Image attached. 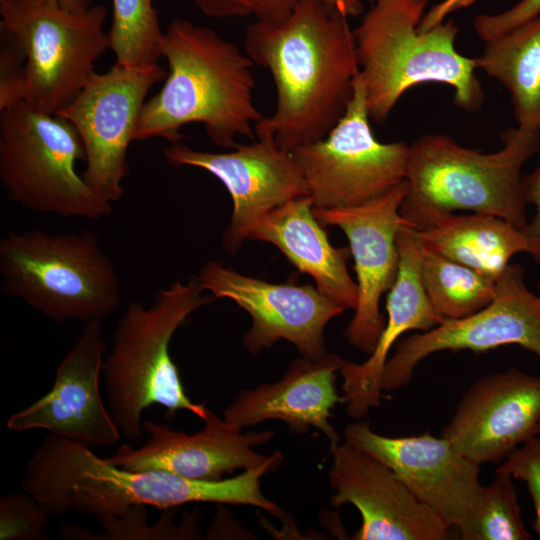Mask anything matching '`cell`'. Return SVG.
Wrapping results in <instances>:
<instances>
[{
    "label": "cell",
    "mask_w": 540,
    "mask_h": 540,
    "mask_svg": "<svg viewBox=\"0 0 540 540\" xmlns=\"http://www.w3.org/2000/svg\"><path fill=\"white\" fill-rule=\"evenodd\" d=\"M245 53L272 76L276 105L255 127L286 150L325 138L344 115L359 74L348 18L317 0H299L282 21L251 23Z\"/></svg>",
    "instance_id": "obj_1"
},
{
    "label": "cell",
    "mask_w": 540,
    "mask_h": 540,
    "mask_svg": "<svg viewBox=\"0 0 540 540\" xmlns=\"http://www.w3.org/2000/svg\"><path fill=\"white\" fill-rule=\"evenodd\" d=\"M282 460L276 451L264 464L235 477L197 480L161 470L129 471L86 445L51 434L29 459L22 489L50 516L75 513L93 516L98 522L135 506L167 509L199 502L251 505L281 517L280 507L262 493L261 478Z\"/></svg>",
    "instance_id": "obj_2"
},
{
    "label": "cell",
    "mask_w": 540,
    "mask_h": 540,
    "mask_svg": "<svg viewBox=\"0 0 540 540\" xmlns=\"http://www.w3.org/2000/svg\"><path fill=\"white\" fill-rule=\"evenodd\" d=\"M161 55L168 72L161 89L144 103L134 141L161 137L172 143L180 130L202 124L210 140L235 148L237 137L255 138L265 117L254 104L253 61L212 29L173 19L164 31Z\"/></svg>",
    "instance_id": "obj_3"
},
{
    "label": "cell",
    "mask_w": 540,
    "mask_h": 540,
    "mask_svg": "<svg viewBox=\"0 0 540 540\" xmlns=\"http://www.w3.org/2000/svg\"><path fill=\"white\" fill-rule=\"evenodd\" d=\"M428 0H375L353 30L359 75L370 119L383 123L410 88L438 83L454 90V103L466 111L481 108L484 95L475 58L455 47L453 21L419 31Z\"/></svg>",
    "instance_id": "obj_4"
},
{
    "label": "cell",
    "mask_w": 540,
    "mask_h": 540,
    "mask_svg": "<svg viewBox=\"0 0 540 540\" xmlns=\"http://www.w3.org/2000/svg\"><path fill=\"white\" fill-rule=\"evenodd\" d=\"M502 147L482 153L443 134L409 145L403 218L420 229L432 218L466 210L493 215L523 230L527 224L521 169L540 151V132L521 127L501 135Z\"/></svg>",
    "instance_id": "obj_5"
},
{
    "label": "cell",
    "mask_w": 540,
    "mask_h": 540,
    "mask_svg": "<svg viewBox=\"0 0 540 540\" xmlns=\"http://www.w3.org/2000/svg\"><path fill=\"white\" fill-rule=\"evenodd\" d=\"M202 292L197 279L176 281L159 289L149 306L130 302L118 320L103 374L111 415L129 441L144 438L142 413L152 405L165 408L166 418L180 410L202 420L207 415L206 403L187 396L169 350L176 330L214 300Z\"/></svg>",
    "instance_id": "obj_6"
},
{
    "label": "cell",
    "mask_w": 540,
    "mask_h": 540,
    "mask_svg": "<svg viewBox=\"0 0 540 540\" xmlns=\"http://www.w3.org/2000/svg\"><path fill=\"white\" fill-rule=\"evenodd\" d=\"M0 273L7 295L57 323L103 319L121 302L116 269L90 230L10 232L0 241Z\"/></svg>",
    "instance_id": "obj_7"
},
{
    "label": "cell",
    "mask_w": 540,
    "mask_h": 540,
    "mask_svg": "<svg viewBox=\"0 0 540 540\" xmlns=\"http://www.w3.org/2000/svg\"><path fill=\"white\" fill-rule=\"evenodd\" d=\"M1 39L22 60V101L49 114L68 105L110 50L107 10L70 11L46 1L0 0Z\"/></svg>",
    "instance_id": "obj_8"
},
{
    "label": "cell",
    "mask_w": 540,
    "mask_h": 540,
    "mask_svg": "<svg viewBox=\"0 0 540 540\" xmlns=\"http://www.w3.org/2000/svg\"><path fill=\"white\" fill-rule=\"evenodd\" d=\"M85 160L67 120L24 101L0 111V181L11 201L38 212L99 219L113 212L76 170Z\"/></svg>",
    "instance_id": "obj_9"
},
{
    "label": "cell",
    "mask_w": 540,
    "mask_h": 540,
    "mask_svg": "<svg viewBox=\"0 0 540 540\" xmlns=\"http://www.w3.org/2000/svg\"><path fill=\"white\" fill-rule=\"evenodd\" d=\"M358 74L347 109L320 141L291 154L306 181L313 207L353 208L374 201L406 180L409 145L374 135Z\"/></svg>",
    "instance_id": "obj_10"
},
{
    "label": "cell",
    "mask_w": 540,
    "mask_h": 540,
    "mask_svg": "<svg viewBox=\"0 0 540 540\" xmlns=\"http://www.w3.org/2000/svg\"><path fill=\"white\" fill-rule=\"evenodd\" d=\"M167 72L160 66L134 69L115 63L93 72L78 95L56 114L78 132L85 151L82 174L92 191L106 202L118 201L129 174L127 151L150 89Z\"/></svg>",
    "instance_id": "obj_11"
},
{
    "label": "cell",
    "mask_w": 540,
    "mask_h": 540,
    "mask_svg": "<svg viewBox=\"0 0 540 540\" xmlns=\"http://www.w3.org/2000/svg\"><path fill=\"white\" fill-rule=\"evenodd\" d=\"M518 345L540 357V296L524 281V268L509 264L497 280L493 300L481 310L459 319H443L437 326L398 342L382 373L383 391L408 385L417 365L441 351L485 352Z\"/></svg>",
    "instance_id": "obj_12"
},
{
    "label": "cell",
    "mask_w": 540,
    "mask_h": 540,
    "mask_svg": "<svg viewBox=\"0 0 540 540\" xmlns=\"http://www.w3.org/2000/svg\"><path fill=\"white\" fill-rule=\"evenodd\" d=\"M344 440L391 468L420 502L459 530L461 539H470L483 486L480 466L449 440L429 432L387 437L374 432L368 420L347 425Z\"/></svg>",
    "instance_id": "obj_13"
},
{
    "label": "cell",
    "mask_w": 540,
    "mask_h": 540,
    "mask_svg": "<svg viewBox=\"0 0 540 540\" xmlns=\"http://www.w3.org/2000/svg\"><path fill=\"white\" fill-rule=\"evenodd\" d=\"M197 280L202 291L231 299L249 313L252 325L243 342L252 354L284 339L303 357L319 359L327 354L326 325L345 310L311 285L270 283L214 260L202 267Z\"/></svg>",
    "instance_id": "obj_14"
},
{
    "label": "cell",
    "mask_w": 540,
    "mask_h": 540,
    "mask_svg": "<svg viewBox=\"0 0 540 540\" xmlns=\"http://www.w3.org/2000/svg\"><path fill=\"white\" fill-rule=\"evenodd\" d=\"M163 153L170 165L203 169L226 187L233 201V213L221 242L231 255L237 253L269 212L290 200L310 195L291 152L272 139H258L222 153L194 150L176 142Z\"/></svg>",
    "instance_id": "obj_15"
},
{
    "label": "cell",
    "mask_w": 540,
    "mask_h": 540,
    "mask_svg": "<svg viewBox=\"0 0 540 540\" xmlns=\"http://www.w3.org/2000/svg\"><path fill=\"white\" fill-rule=\"evenodd\" d=\"M406 193L405 180L384 196L358 207L312 209L323 226L339 227L349 240L358 298L344 337L369 355L386 322L379 307L381 296L393 286L398 273L397 236L402 227L411 226L400 213Z\"/></svg>",
    "instance_id": "obj_16"
},
{
    "label": "cell",
    "mask_w": 540,
    "mask_h": 540,
    "mask_svg": "<svg viewBox=\"0 0 540 540\" xmlns=\"http://www.w3.org/2000/svg\"><path fill=\"white\" fill-rule=\"evenodd\" d=\"M102 319L85 322L72 348L57 366L52 388L12 414V431L45 429L88 447L112 446L121 437L100 392L106 342Z\"/></svg>",
    "instance_id": "obj_17"
},
{
    "label": "cell",
    "mask_w": 540,
    "mask_h": 540,
    "mask_svg": "<svg viewBox=\"0 0 540 540\" xmlns=\"http://www.w3.org/2000/svg\"><path fill=\"white\" fill-rule=\"evenodd\" d=\"M331 504H351L361 514L356 540H444L450 528L420 502L396 473L346 440L330 446Z\"/></svg>",
    "instance_id": "obj_18"
},
{
    "label": "cell",
    "mask_w": 540,
    "mask_h": 540,
    "mask_svg": "<svg viewBox=\"0 0 540 540\" xmlns=\"http://www.w3.org/2000/svg\"><path fill=\"white\" fill-rule=\"evenodd\" d=\"M540 425V377L510 367L477 379L442 430L473 463H500Z\"/></svg>",
    "instance_id": "obj_19"
},
{
    "label": "cell",
    "mask_w": 540,
    "mask_h": 540,
    "mask_svg": "<svg viewBox=\"0 0 540 540\" xmlns=\"http://www.w3.org/2000/svg\"><path fill=\"white\" fill-rule=\"evenodd\" d=\"M203 421V429L189 435L167 424L144 421L143 429L150 434L148 441L139 448L122 444L107 459L129 471L161 470L216 481L238 469L256 468L270 458L253 448L270 441L273 431L242 434L241 427L220 419L210 409Z\"/></svg>",
    "instance_id": "obj_20"
},
{
    "label": "cell",
    "mask_w": 540,
    "mask_h": 540,
    "mask_svg": "<svg viewBox=\"0 0 540 540\" xmlns=\"http://www.w3.org/2000/svg\"><path fill=\"white\" fill-rule=\"evenodd\" d=\"M343 359L327 353L319 359H295L280 380L241 391L224 411V419L241 428L279 419L291 431L304 434L313 427L323 433L330 446L340 441L330 424L331 410L344 403L335 382Z\"/></svg>",
    "instance_id": "obj_21"
},
{
    "label": "cell",
    "mask_w": 540,
    "mask_h": 540,
    "mask_svg": "<svg viewBox=\"0 0 540 540\" xmlns=\"http://www.w3.org/2000/svg\"><path fill=\"white\" fill-rule=\"evenodd\" d=\"M399 266L396 280L388 291L387 319L374 351L359 364L343 360L344 401L347 413L361 419L371 408L379 407L382 397V373L388 354L397 339L410 330L427 331L444 318L432 307L420 276V241L411 226L397 236Z\"/></svg>",
    "instance_id": "obj_22"
},
{
    "label": "cell",
    "mask_w": 540,
    "mask_h": 540,
    "mask_svg": "<svg viewBox=\"0 0 540 540\" xmlns=\"http://www.w3.org/2000/svg\"><path fill=\"white\" fill-rule=\"evenodd\" d=\"M310 195L286 202L269 212L249 239L275 245L299 272L310 275L316 288L345 309H354L358 290L347 261L349 247H334L313 214Z\"/></svg>",
    "instance_id": "obj_23"
},
{
    "label": "cell",
    "mask_w": 540,
    "mask_h": 540,
    "mask_svg": "<svg viewBox=\"0 0 540 540\" xmlns=\"http://www.w3.org/2000/svg\"><path fill=\"white\" fill-rule=\"evenodd\" d=\"M414 230L425 247L496 281L528 249L522 230L493 215L446 213Z\"/></svg>",
    "instance_id": "obj_24"
},
{
    "label": "cell",
    "mask_w": 540,
    "mask_h": 540,
    "mask_svg": "<svg viewBox=\"0 0 540 540\" xmlns=\"http://www.w3.org/2000/svg\"><path fill=\"white\" fill-rule=\"evenodd\" d=\"M485 43L477 68L507 88L518 127L540 132V15Z\"/></svg>",
    "instance_id": "obj_25"
},
{
    "label": "cell",
    "mask_w": 540,
    "mask_h": 540,
    "mask_svg": "<svg viewBox=\"0 0 540 540\" xmlns=\"http://www.w3.org/2000/svg\"><path fill=\"white\" fill-rule=\"evenodd\" d=\"M420 276L434 310L444 319L469 316L495 297L497 281L420 243Z\"/></svg>",
    "instance_id": "obj_26"
},
{
    "label": "cell",
    "mask_w": 540,
    "mask_h": 540,
    "mask_svg": "<svg viewBox=\"0 0 540 540\" xmlns=\"http://www.w3.org/2000/svg\"><path fill=\"white\" fill-rule=\"evenodd\" d=\"M107 33L115 63L134 69L159 65L164 31L153 0H112Z\"/></svg>",
    "instance_id": "obj_27"
},
{
    "label": "cell",
    "mask_w": 540,
    "mask_h": 540,
    "mask_svg": "<svg viewBox=\"0 0 540 540\" xmlns=\"http://www.w3.org/2000/svg\"><path fill=\"white\" fill-rule=\"evenodd\" d=\"M495 479L482 486L479 505L469 540H528L513 478L495 473Z\"/></svg>",
    "instance_id": "obj_28"
},
{
    "label": "cell",
    "mask_w": 540,
    "mask_h": 540,
    "mask_svg": "<svg viewBox=\"0 0 540 540\" xmlns=\"http://www.w3.org/2000/svg\"><path fill=\"white\" fill-rule=\"evenodd\" d=\"M49 514L31 495L12 493L0 498V540L47 539Z\"/></svg>",
    "instance_id": "obj_29"
},
{
    "label": "cell",
    "mask_w": 540,
    "mask_h": 540,
    "mask_svg": "<svg viewBox=\"0 0 540 540\" xmlns=\"http://www.w3.org/2000/svg\"><path fill=\"white\" fill-rule=\"evenodd\" d=\"M203 14L213 18L252 16L259 21H282L299 0H190Z\"/></svg>",
    "instance_id": "obj_30"
},
{
    "label": "cell",
    "mask_w": 540,
    "mask_h": 540,
    "mask_svg": "<svg viewBox=\"0 0 540 540\" xmlns=\"http://www.w3.org/2000/svg\"><path fill=\"white\" fill-rule=\"evenodd\" d=\"M522 480L535 509L533 528L540 536V436L536 435L515 449L495 470Z\"/></svg>",
    "instance_id": "obj_31"
},
{
    "label": "cell",
    "mask_w": 540,
    "mask_h": 540,
    "mask_svg": "<svg viewBox=\"0 0 540 540\" xmlns=\"http://www.w3.org/2000/svg\"><path fill=\"white\" fill-rule=\"evenodd\" d=\"M540 0H520L510 9L497 14L478 15L473 22L477 36L484 42L538 17Z\"/></svg>",
    "instance_id": "obj_32"
},
{
    "label": "cell",
    "mask_w": 540,
    "mask_h": 540,
    "mask_svg": "<svg viewBox=\"0 0 540 540\" xmlns=\"http://www.w3.org/2000/svg\"><path fill=\"white\" fill-rule=\"evenodd\" d=\"M526 204L534 206V214L522 230L528 244L527 253L540 264V166L522 178Z\"/></svg>",
    "instance_id": "obj_33"
},
{
    "label": "cell",
    "mask_w": 540,
    "mask_h": 540,
    "mask_svg": "<svg viewBox=\"0 0 540 540\" xmlns=\"http://www.w3.org/2000/svg\"><path fill=\"white\" fill-rule=\"evenodd\" d=\"M333 11H336L343 16L355 17L361 14L364 10V3H373L375 0H317Z\"/></svg>",
    "instance_id": "obj_34"
},
{
    "label": "cell",
    "mask_w": 540,
    "mask_h": 540,
    "mask_svg": "<svg viewBox=\"0 0 540 540\" xmlns=\"http://www.w3.org/2000/svg\"><path fill=\"white\" fill-rule=\"evenodd\" d=\"M475 0H443L438 4H435L431 8L432 17L441 21L444 20L449 14L472 5Z\"/></svg>",
    "instance_id": "obj_35"
},
{
    "label": "cell",
    "mask_w": 540,
    "mask_h": 540,
    "mask_svg": "<svg viewBox=\"0 0 540 540\" xmlns=\"http://www.w3.org/2000/svg\"><path fill=\"white\" fill-rule=\"evenodd\" d=\"M52 2L70 11H83L91 6V0H33Z\"/></svg>",
    "instance_id": "obj_36"
},
{
    "label": "cell",
    "mask_w": 540,
    "mask_h": 540,
    "mask_svg": "<svg viewBox=\"0 0 540 540\" xmlns=\"http://www.w3.org/2000/svg\"><path fill=\"white\" fill-rule=\"evenodd\" d=\"M537 435L540 436V425H539V427L537 429Z\"/></svg>",
    "instance_id": "obj_37"
},
{
    "label": "cell",
    "mask_w": 540,
    "mask_h": 540,
    "mask_svg": "<svg viewBox=\"0 0 540 540\" xmlns=\"http://www.w3.org/2000/svg\"><path fill=\"white\" fill-rule=\"evenodd\" d=\"M539 296H540V285H539Z\"/></svg>",
    "instance_id": "obj_38"
}]
</instances>
